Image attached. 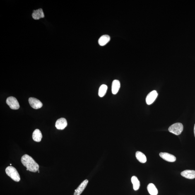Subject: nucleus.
<instances>
[{"mask_svg": "<svg viewBox=\"0 0 195 195\" xmlns=\"http://www.w3.org/2000/svg\"><path fill=\"white\" fill-rule=\"evenodd\" d=\"M6 174L8 176L16 182H19L20 180V177L15 167L8 166L6 169Z\"/></svg>", "mask_w": 195, "mask_h": 195, "instance_id": "2", "label": "nucleus"}, {"mask_svg": "<svg viewBox=\"0 0 195 195\" xmlns=\"http://www.w3.org/2000/svg\"><path fill=\"white\" fill-rule=\"evenodd\" d=\"M181 175L186 179H193L195 178V171L186 170L181 172Z\"/></svg>", "mask_w": 195, "mask_h": 195, "instance_id": "10", "label": "nucleus"}, {"mask_svg": "<svg viewBox=\"0 0 195 195\" xmlns=\"http://www.w3.org/2000/svg\"><path fill=\"white\" fill-rule=\"evenodd\" d=\"M158 94L156 91L153 90L149 93L147 96L146 101L148 105H151L154 101L158 96Z\"/></svg>", "mask_w": 195, "mask_h": 195, "instance_id": "6", "label": "nucleus"}, {"mask_svg": "<svg viewBox=\"0 0 195 195\" xmlns=\"http://www.w3.org/2000/svg\"><path fill=\"white\" fill-rule=\"evenodd\" d=\"M110 40V37L107 35L102 36L98 40V44L101 46H105Z\"/></svg>", "mask_w": 195, "mask_h": 195, "instance_id": "14", "label": "nucleus"}, {"mask_svg": "<svg viewBox=\"0 0 195 195\" xmlns=\"http://www.w3.org/2000/svg\"><path fill=\"white\" fill-rule=\"evenodd\" d=\"M120 88V83L119 80H114L112 84V92L113 95H116Z\"/></svg>", "mask_w": 195, "mask_h": 195, "instance_id": "12", "label": "nucleus"}, {"mask_svg": "<svg viewBox=\"0 0 195 195\" xmlns=\"http://www.w3.org/2000/svg\"><path fill=\"white\" fill-rule=\"evenodd\" d=\"M32 138L34 141L35 142H40L41 141L42 138V135L40 130H35L32 133Z\"/></svg>", "mask_w": 195, "mask_h": 195, "instance_id": "13", "label": "nucleus"}, {"mask_svg": "<svg viewBox=\"0 0 195 195\" xmlns=\"http://www.w3.org/2000/svg\"><path fill=\"white\" fill-rule=\"evenodd\" d=\"M131 181L133 184V188L134 191L139 189L140 186V182L137 177L133 176L131 178Z\"/></svg>", "mask_w": 195, "mask_h": 195, "instance_id": "17", "label": "nucleus"}, {"mask_svg": "<svg viewBox=\"0 0 195 195\" xmlns=\"http://www.w3.org/2000/svg\"><path fill=\"white\" fill-rule=\"evenodd\" d=\"M32 18L35 20H39L41 18H44V15L42 8L36 10H34L32 14Z\"/></svg>", "mask_w": 195, "mask_h": 195, "instance_id": "11", "label": "nucleus"}, {"mask_svg": "<svg viewBox=\"0 0 195 195\" xmlns=\"http://www.w3.org/2000/svg\"><path fill=\"white\" fill-rule=\"evenodd\" d=\"M89 181L88 179H85L83 181L78 187L77 188L76 190H75V192L74 193V195H80L81 194L82 192L85 189L88 184Z\"/></svg>", "mask_w": 195, "mask_h": 195, "instance_id": "9", "label": "nucleus"}, {"mask_svg": "<svg viewBox=\"0 0 195 195\" xmlns=\"http://www.w3.org/2000/svg\"><path fill=\"white\" fill-rule=\"evenodd\" d=\"M21 162L23 165L26 167L27 171L36 172L39 171V165L32 157L25 154L21 157Z\"/></svg>", "mask_w": 195, "mask_h": 195, "instance_id": "1", "label": "nucleus"}, {"mask_svg": "<svg viewBox=\"0 0 195 195\" xmlns=\"http://www.w3.org/2000/svg\"><path fill=\"white\" fill-rule=\"evenodd\" d=\"M183 130V125L181 123H179L172 125L168 128V131L176 135L181 134Z\"/></svg>", "mask_w": 195, "mask_h": 195, "instance_id": "3", "label": "nucleus"}, {"mask_svg": "<svg viewBox=\"0 0 195 195\" xmlns=\"http://www.w3.org/2000/svg\"><path fill=\"white\" fill-rule=\"evenodd\" d=\"M136 157L137 159L141 163H144L147 161L146 156L141 152L139 151L136 152Z\"/></svg>", "mask_w": 195, "mask_h": 195, "instance_id": "16", "label": "nucleus"}, {"mask_svg": "<svg viewBox=\"0 0 195 195\" xmlns=\"http://www.w3.org/2000/svg\"><path fill=\"white\" fill-rule=\"evenodd\" d=\"M160 155L161 158L168 162H173L177 160L174 156L168 153H160Z\"/></svg>", "mask_w": 195, "mask_h": 195, "instance_id": "8", "label": "nucleus"}, {"mask_svg": "<svg viewBox=\"0 0 195 195\" xmlns=\"http://www.w3.org/2000/svg\"><path fill=\"white\" fill-rule=\"evenodd\" d=\"M67 126V122L66 119L64 118L58 119L55 123V127L57 129L63 130Z\"/></svg>", "mask_w": 195, "mask_h": 195, "instance_id": "7", "label": "nucleus"}, {"mask_svg": "<svg viewBox=\"0 0 195 195\" xmlns=\"http://www.w3.org/2000/svg\"><path fill=\"white\" fill-rule=\"evenodd\" d=\"M107 90V86L106 85L103 84L99 88L98 95L100 97L104 96L106 93Z\"/></svg>", "mask_w": 195, "mask_h": 195, "instance_id": "18", "label": "nucleus"}, {"mask_svg": "<svg viewBox=\"0 0 195 195\" xmlns=\"http://www.w3.org/2000/svg\"><path fill=\"white\" fill-rule=\"evenodd\" d=\"M6 103L12 109L16 110V109H18L20 108L19 103L17 99L14 97H8L7 99Z\"/></svg>", "mask_w": 195, "mask_h": 195, "instance_id": "4", "label": "nucleus"}, {"mask_svg": "<svg viewBox=\"0 0 195 195\" xmlns=\"http://www.w3.org/2000/svg\"><path fill=\"white\" fill-rule=\"evenodd\" d=\"M147 189L148 193L151 195H157L158 194V190L153 184H149L147 186Z\"/></svg>", "mask_w": 195, "mask_h": 195, "instance_id": "15", "label": "nucleus"}, {"mask_svg": "<svg viewBox=\"0 0 195 195\" xmlns=\"http://www.w3.org/2000/svg\"><path fill=\"white\" fill-rule=\"evenodd\" d=\"M29 102L32 108L38 109L41 108L43 106L42 103L40 100L35 98L30 97L29 99Z\"/></svg>", "mask_w": 195, "mask_h": 195, "instance_id": "5", "label": "nucleus"}, {"mask_svg": "<svg viewBox=\"0 0 195 195\" xmlns=\"http://www.w3.org/2000/svg\"><path fill=\"white\" fill-rule=\"evenodd\" d=\"M194 136L195 137V124L194 125Z\"/></svg>", "mask_w": 195, "mask_h": 195, "instance_id": "19", "label": "nucleus"}]
</instances>
